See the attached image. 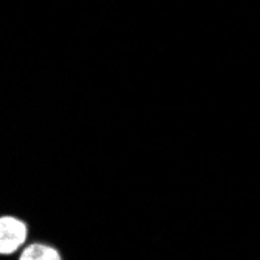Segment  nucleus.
<instances>
[{
	"instance_id": "2",
	"label": "nucleus",
	"mask_w": 260,
	"mask_h": 260,
	"mask_svg": "<svg viewBox=\"0 0 260 260\" xmlns=\"http://www.w3.org/2000/svg\"><path fill=\"white\" fill-rule=\"evenodd\" d=\"M19 258L20 260H59L62 257L56 248L47 245V243L36 242V243H31L30 246H27L25 249H22Z\"/></svg>"
},
{
	"instance_id": "1",
	"label": "nucleus",
	"mask_w": 260,
	"mask_h": 260,
	"mask_svg": "<svg viewBox=\"0 0 260 260\" xmlns=\"http://www.w3.org/2000/svg\"><path fill=\"white\" fill-rule=\"evenodd\" d=\"M28 237L27 223L13 215L0 218V252L4 255L14 254Z\"/></svg>"
}]
</instances>
